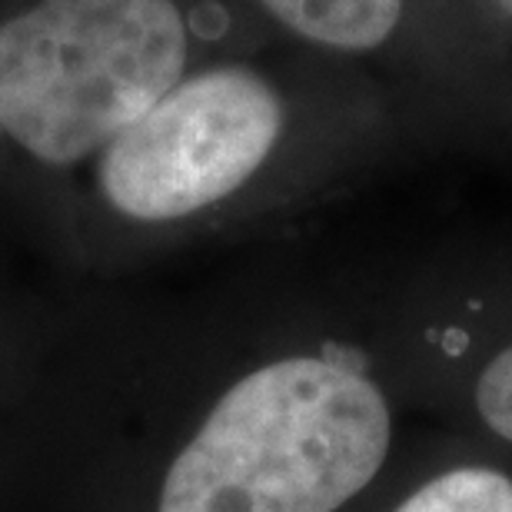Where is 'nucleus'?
<instances>
[{"instance_id": "nucleus-5", "label": "nucleus", "mask_w": 512, "mask_h": 512, "mask_svg": "<svg viewBox=\"0 0 512 512\" xmlns=\"http://www.w3.org/2000/svg\"><path fill=\"white\" fill-rule=\"evenodd\" d=\"M353 512H512V456L459 429L413 433Z\"/></svg>"}, {"instance_id": "nucleus-4", "label": "nucleus", "mask_w": 512, "mask_h": 512, "mask_svg": "<svg viewBox=\"0 0 512 512\" xmlns=\"http://www.w3.org/2000/svg\"><path fill=\"white\" fill-rule=\"evenodd\" d=\"M380 340L413 416H433L512 456V303L399 306Z\"/></svg>"}, {"instance_id": "nucleus-1", "label": "nucleus", "mask_w": 512, "mask_h": 512, "mask_svg": "<svg viewBox=\"0 0 512 512\" xmlns=\"http://www.w3.org/2000/svg\"><path fill=\"white\" fill-rule=\"evenodd\" d=\"M380 336L326 333L220 389L160 479L157 512H343L409 439Z\"/></svg>"}, {"instance_id": "nucleus-6", "label": "nucleus", "mask_w": 512, "mask_h": 512, "mask_svg": "<svg viewBox=\"0 0 512 512\" xmlns=\"http://www.w3.org/2000/svg\"><path fill=\"white\" fill-rule=\"evenodd\" d=\"M293 34L333 50H373L403 17V0H260Z\"/></svg>"}, {"instance_id": "nucleus-3", "label": "nucleus", "mask_w": 512, "mask_h": 512, "mask_svg": "<svg viewBox=\"0 0 512 512\" xmlns=\"http://www.w3.org/2000/svg\"><path fill=\"white\" fill-rule=\"evenodd\" d=\"M283 124V100L256 70H203L110 140L100 190L133 220L197 217L270 163Z\"/></svg>"}, {"instance_id": "nucleus-7", "label": "nucleus", "mask_w": 512, "mask_h": 512, "mask_svg": "<svg viewBox=\"0 0 512 512\" xmlns=\"http://www.w3.org/2000/svg\"><path fill=\"white\" fill-rule=\"evenodd\" d=\"M493 4H496L499 10H506V14H512V0H493Z\"/></svg>"}, {"instance_id": "nucleus-2", "label": "nucleus", "mask_w": 512, "mask_h": 512, "mask_svg": "<svg viewBox=\"0 0 512 512\" xmlns=\"http://www.w3.org/2000/svg\"><path fill=\"white\" fill-rule=\"evenodd\" d=\"M187 50L173 0H40L0 27V127L74 163L167 97Z\"/></svg>"}]
</instances>
